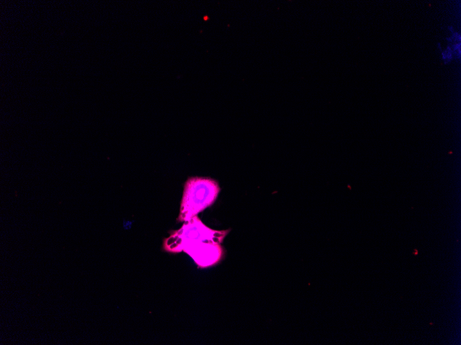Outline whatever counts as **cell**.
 Segmentation results:
<instances>
[{
    "label": "cell",
    "mask_w": 461,
    "mask_h": 345,
    "mask_svg": "<svg viewBox=\"0 0 461 345\" xmlns=\"http://www.w3.org/2000/svg\"><path fill=\"white\" fill-rule=\"evenodd\" d=\"M220 191L218 182L206 177H190L184 186L177 222H185L212 205Z\"/></svg>",
    "instance_id": "1"
},
{
    "label": "cell",
    "mask_w": 461,
    "mask_h": 345,
    "mask_svg": "<svg viewBox=\"0 0 461 345\" xmlns=\"http://www.w3.org/2000/svg\"><path fill=\"white\" fill-rule=\"evenodd\" d=\"M182 227L173 231L163 240L162 249L168 253L183 251L188 245L199 242L222 243L229 232L228 230L217 231L206 227L197 216L184 222Z\"/></svg>",
    "instance_id": "2"
},
{
    "label": "cell",
    "mask_w": 461,
    "mask_h": 345,
    "mask_svg": "<svg viewBox=\"0 0 461 345\" xmlns=\"http://www.w3.org/2000/svg\"><path fill=\"white\" fill-rule=\"evenodd\" d=\"M198 267L206 268L217 264L222 259L224 251L220 243L199 242L186 246L184 249Z\"/></svg>",
    "instance_id": "3"
}]
</instances>
